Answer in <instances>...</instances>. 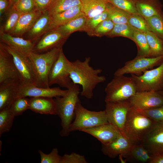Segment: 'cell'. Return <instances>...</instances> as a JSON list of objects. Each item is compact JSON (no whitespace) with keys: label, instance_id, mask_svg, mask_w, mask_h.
I'll return each mask as SVG.
<instances>
[{"label":"cell","instance_id":"60d3db41","mask_svg":"<svg viewBox=\"0 0 163 163\" xmlns=\"http://www.w3.org/2000/svg\"><path fill=\"white\" fill-rule=\"evenodd\" d=\"M114 24L110 20L107 19L97 27L90 36L101 37L107 35L112 30Z\"/></svg>","mask_w":163,"mask_h":163},{"label":"cell","instance_id":"d590c367","mask_svg":"<svg viewBox=\"0 0 163 163\" xmlns=\"http://www.w3.org/2000/svg\"><path fill=\"white\" fill-rule=\"evenodd\" d=\"M154 32L163 42V14L145 19Z\"/></svg>","mask_w":163,"mask_h":163},{"label":"cell","instance_id":"7c38bea8","mask_svg":"<svg viewBox=\"0 0 163 163\" xmlns=\"http://www.w3.org/2000/svg\"><path fill=\"white\" fill-rule=\"evenodd\" d=\"M128 100L131 106L138 110L163 106V95L156 91L136 92Z\"/></svg>","mask_w":163,"mask_h":163},{"label":"cell","instance_id":"7402d4cb","mask_svg":"<svg viewBox=\"0 0 163 163\" xmlns=\"http://www.w3.org/2000/svg\"><path fill=\"white\" fill-rule=\"evenodd\" d=\"M0 38L1 43L27 55L33 51L35 45L30 40L7 33H0Z\"/></svg>","mask_w":163,"mask_h":163},{"label":"cell","instance_id":"7dc6e473","mask_svg":"<svg viewBox=\"0 0 163 163\" xmlns=\"http://www.w3.org/2000/svg\"><path fill=\"white\" fill-rule=\"evenodd\" d=\"M9 0H0V16L5 13L10 5Z\"/></svg>","mask_w":163,"mask_h":163},{"label":"cell","instance_id":"681fc988","mask_svg":"<svg viewBox=\"0 0 163 163\" xmlns=\"http://www.w3.org/2000/svg\"><path fill=\"white\" fill-rule=\"evenodd\" d=\"M10 0V2L11 3L13 4H14L19 0Z\"/></svg>","mask_w":163,"mask_h":163},{"label":"cell","instance_id":"e575fe53","mask_svg":"<svg viewBox=\"0 0 163 163\" xmlns=\"http://www.w3.org/2000/svg\"><path fill=\"white\" fill-rule=\"evenodd\" d=\"M15 116L10 108L0 110V137L5 132H8L13 124Z\"/></svg>","mask_w":163,"mask_h":163},{"label":"cell","instance_id":"5b68a950","mask_svg":"<svg viewBox=\"0 0 163 163\" xmlns=\"http://www.w3.org/2000/svg\"><path fill=\"white\" fill-rule=\"evenodd\" d=\"M106 102L129 99L137 92L135 83L130 76L114 75L105 89Z\"/></svg>","mask_w":163,"mask_h":163},{"label":"cell","instance_id":"4316f807","mask_svg":"<svg viewBox=\"0 0 163 163\" xmlns=\"http://www.w3.org/2000/svg\"><path fill=\"white\" fill-rule=\"evenodd\" d=\"M124 158L130 160L145 163L149 162L152 155L144 145L140 144L133 145Z\"/></svg>","mask_w":163,"mask_h":163},{"label":"cell","instance_id":"ab89813d","mask_svg":"<svg viewBox=\"0 0 163 163\" xmlns=\"http://www.w3.org/2000/svg\"><path fill=\"white\" fill-rule=\"evenodd\" d=\"M107 2L129 14H139L133 0H107Z\"/></svg>","mask_w":163,"mask_h":163},{"label":"cell","instance_id":"f907efd6","mask_svg":"<svg viewBox=\"0 0 163 163\" xmlns=\"http://www.w3.org/2000/svg\"><path fill=\"white\" fill-rule=\"evenodd\" d=\"M158 92L160 94H162V95H163V90H162V91H159V92Z\"/></svg>","mask_w":163,"mask_h":163},{"label":"cell","instance_id":"ba28073f","mask_svg":"<svg viewBox=\"0 0 163 163\" xmlns=\"http://www.w3.org/2000/svg\"><path fill=\"white\" fill-rule=\"evenodd\" d=\"M71 62L64 54L62 48L59 55L50 70L48 78L50 87L54 84L67 88L72 81L70 77V70Z\"/></svg>","mask_w":163,"mask_h":163},{"label":"cell","instance_id":"b9f144b4","mask_svg":"<svg viewBox=\"0 0 163 163\" xmlns=\"http://www.w3.org/2000/svg\"><path fill=\"white\" fill-rule=\"evenodd\" d=\"M13 5L21 14L30 12L37 9L34 0H19Z\"/></svg>","mask_w":163,"mask_h":163},{"label":"cell","instance_id":"4fadbf2b","mask_svg":"<svg viewBox=\"0 0 163 163\" xmlns=\"http://www.w3.org/2000/svg\"><path fill=\"white\" fill-rule=\"evenodd\" d=\"M142 144L152 155L163 154V122L155 123Z\"/></svg>","mask_w":163,"mask_h":163},{"label":"cell","instance_id":"9a60e30c","mask_svg":"<svg viewBox=\"0 0 163 163\" xmlns=\"http://www.w3.org/2000/svg\"><path fill=\"white\" fill-rule=\"evenodd\" d=\"M11 79L21 81L20 75L12 56L0 44V83Z\"/></svg>","mask_w":163,"mask_h":163},{"label":"cell","instance_id":"d6986e66","mask_svg":"<svg viewBox=\"0 0 163 163\" xmlns=\"http://www.w3.org/2000/svg\"><path fill=\"white\" fill-rule=\"evenodd\" d=\"M80 131L92 135L104 145L111 142L121 133L116 127L109 123L83 129Z\"/></svg>","mask_w":163,"mask_h":163},{"label":"cell","instance_id":"7a4b0ae2","mask_svg":"<svg viewBox=\"0 0 163 163\" xmlns=\"http://www.w3.org/2000/svg\"><path fill=\"white\" fill-rule=\"evenodd\" d=\"M66 94L64 96L56 97L57 115L61 120L62 136H68L69 129L75 117V111L77 104L80 100L78 95L80 93L78 85L72 82L67 88Z\"/></svg>","mask_w":163,"mask_h":163},{"label":"cell","instance_id":"30bf717a","mask_svg":"<svg viewBox=\"0 0 163 163\" xmlns=\"http://www.w3.org/2000/svg\"><path fill=\"white\" fill-rule=\"evenodd\" d=\"M163 62V56L155 57H136L126 62L124 66L114 72V75H123L130 73L137 75L159 66Z\"/></svg>","mask_w":163,"mask_h":163},{"label":"cell","instance_id":"8992f818","mask_svg":"<svg viewBox=\"0 0 163 163\" xmlns=\"http://www.w3.org/2000/svg\"><path fill=\"white\" fill-rule=\"evenodd\" d=\"M75 118L69 127L70 132L109 123L104 110L91 111L85 108L79 100L75 111Z\"/></svg>","mask_w":163,"mask_h":163},{"label":"cell","instance_id":"836d02e7","mask_svg":"<svg viewBox=\"0 0 163 163\" xmlns=\"http://www.w3.org/2000/svg\"><path fill=\"white\" fill-rule=\"evenodd\" d=\"M134 29V27L128 24H116L107 36L110 37H123L133 40Z\"/></svg>","mask_w":163,"mask_h":163},{"label":"cell","instance_id":"277c9868","mask_svg":"<svg viewBox=\"0 0 163 163\" xmlns=\"http://www.w3.org/2000/svg\"><path fill=\"white\" fill-rule=\"evenodd\" d=\"M61 48H55L43 53L31 52L28 54L33 66L35 86L43 88L50 87L48 83L49 74Z\"/></svg>","mask_w":163,"mask_h":163},{"label":"cell","instance_id":"52a82bcc","mask_svg":"<svg viewBox=\"0 0 163 163\" xmlns=\"http://www.w3.org/2000/svg\"><path fill=\"white\" fill-rule=\"evenodd\" d=\"M136 85L137 92L163 90V62L157 67L137 75L131 74Z\"/></svg>","mask_w":163,"mask_h":163},{"label":"cell","instance_id":"7bdbcfd3","mask_svg":"<svg viewBox=\"0 0 163 163\" xmlns=\"http://www.w3.org/2000/svg\"><path fill=\"white\" fill-rule=\"evenodd\" d=\"M138 111L155 122H163V106Z\"/></svg>","mask_w":163,"mask_h":163},{"label":"cell","instance_id":"ee69618b","mask_svg":"<svg viewBox=\"0 0 163 163\" xmlns=\"http://www.w3.org/2000/svg\"><path fill=\"white\" fill-rule=\"evenodd\" d=\"M41 163H60L61 156L59 155L57 148H53L48 154H46L40 150L38 151Z\"/></svg>","mask_w":163,"mask_h":163},{"label":"cell","instance_id":"d4e9b609","mask_svg":"<svg viewBox=\"0 0 163 163\" xmlns=\"http://www.w3.org/2000/svg\"><path fill=\"white\" fill-rule=\"evenodd\" d=\"M50 19V16L46 11L43 12L27 32L28 37L27 40L33 42V41L35 40L42 35L47 32Z\"/></svg>","mask_w":163,"mask_h":163},{"label":"cell","instance_id":"5bb4252c","mask_svg":"<svg viewBox=\"0 0 163 163\" xmlns=\"http://www.w3.org/2000/svg\"><path fill=\"white\" fill-rule=\"evenodd\" d=\"M66 38L57 30L48 31L35 44L32 52L37 53H43L55 48H61Z\"/></svg>","mask_w":163,"mask_h":163},{"label":"cell","instance_id":"83f0119b","mask_svg":"<svg viewBox=\"0 0 163 163\" xmlns=\"http://www.w3.org/2000/svg\"><path fill=\"white\" fill-rule=\"evenodd\" d=\"M87 18L83 16L77 18L54 30L60 32L66 37L77 31H84Z\"/></svg>","mask_w":163,"mask_h":163},{"label":"cell","instance_id":"f6af8a7d","mask_svg":"<svg viewBox=\"0 0 163 163\" xmlns=\"http://www.w3.org/2000/svg\"><path fill=\"white\" fill-rule=\"evenodd\" d=\"M85 157L75 152L65 154L61 156L60 163H87Z\"/></svg>","mask_w":163,"mask_h":163},{"label":"cell","instance_id":"2e32d148","mask_svg":"<svg viewBox=\"0 0 163 163\" xmlns=\"http://www.w3.org/2000/svg\"><path fill=\"white\" fill-rule=\"evenodd\" d=\"M20 80L11 79L0 83V110L10 108L18 97L21 84Z\"/></svg>","mask_w":163,"mask_h":163},{"label":"cell","instance_id":"9c48e42d","mask_svg":"<svg viewBox=\"0 0 163 163\" xmlns=\"http://www.w3.org/2000/svg\"><path fill=\"white\" fill-rule=\"evenodd\" d=\"M0 44L12 56L20 75L22 84L35 85V78L33 66L28 56L4 43H0Z\"/></svg>","mask_w":163,"mask_h":163},{"label":"cell","instance_id":"3957f363","mask_svg":"<svg viewBox=\"0 0 163 163\" xmlns=\"http://www.w3.org/2000/svg\"><path fill=\"white\" fill-rule=\"evenodd\" d=\"M155 122L131 107L122 134L133 145L142 144Z\"/></svg>","mask_w":163,"mask_h":163},{"label":"cell","instance_id":"8d00e7d4","mask_svg":"<svg viewBox=\"0 0 163 163\" xmlns=\"http://www.w3.org/2000/svg\"><path fill=\"white\" fill-rule=\"evenodd\" d=\"M30 104V99L27 97H18L13 103L10 108L15 117L17 116L29 109Z\"/></svg>","mask_w":163,"mask_h":163},{"label":"cell","instance_id":"484cf974","mask_svg":"<svg viewBox=\"0 0 163 163\" xmlns=\"http://www.w3.org/2000/svg\"><path fill=\"white\" fill-rule=\"evenodd\" d=\"M81 8L85 16L89 18L104 11L107 2L104 0H80Z\"/></svg>","mask_w":163,"mask_h":163},{"label":"cell","instance_id":"603a6c76","mask_svg":"<svg viewBox=\"0 0 163 163\" xmlns=\"http://www.w3.org/2000/svg\"><path fill=\"white\" fill-rule=\"evenodd\" d=\"M30 99V110L41 114L57 115L56 106L53 98L32 97Z\"/></svg>","mask_w":163,"mask_h":163},{"label":"cell","instance_id":"f35d334b","mask_svg":"<svg viewBox=\"0 0 163 163\" xmlns=\"http://www.w3.org/2000/svg\"><path fill=\"white\" fill-rule=\"evenodd\" d=\"M108 13L106 9L104 12L91 18H87L84 31L91 35L97 27L103 21L107 18Z\"/></svg>","mask_w":163,"mask_h":163},{"label":"cell","instance_id":"ac0fdd59","mask_svg":"<svg viewBox=\"0 0 163 163\" xmlns=\"http://www.w3.org/2000/svg\"><path fill=\"white\" fill-rule=\"evenodd\" d=\"M133 145L122 133L110 143L102 144L101 151L108 157L113 158L118 156L125 157Z\"/></svg>","mask_w":163,"mask_h":163},{"label":"cell","instance_id":"f1b7e54d","mask_svg":"<svg viewBox=\"0 0 163 163\" xmlns=\"http://www.w3.org/2000/svg\"><path fill=\"white\" fill-rule=\"evenodd\" d=\"M133 41L137 46L136 57H151L150 47L144 32L134 27Z\"/></svg>","mask_w":163,"mask_h":163},{"label":"cell","instance_id":"bcb514c9","mask_svg":"<svg viewBox=\"0 0 163 163\" xmlns=\"http://www.w3.org/2000/svg\"><path fill=\"white\" fill-rule=\"evenodd\" d=\"M51 0H34L37 8L43 12L45 11Z\"/></svg>","mask_w":163,"mask_h":163},{"label":"cell","instance_id":"ffe728a7","mask_svg":"<svg viewBox=\"0 0 163 163\" xmlns=\"http://www.w3.org/2000/svg\"><path fill=\"white\" fill-rule=\"evenodd\" d=\"M83 16L85 15L81 10V5L74 6L62 12L50 16L47 32L55 29L77 18Z\"/></svg>","mask_w":163,"mask_h":163},{"label":"cell","instance_id":"816d5d0a","mask_svg":"<svg viewBox=\"0 0 163 163\" xmlns=\"http://www.w3.org/2000/svg\"><path fill=\"white\" fill-rule=\"evenodd\" d=\"M104 0L107 2V0Z\"/></svg>","mask_w":163,"mask_h":163},{"label":"cell","instance_id":"6da1fadb","mask_svg":"<svg viewBox=\"0 0 163 163\" xmlns=\"http://www.w3.org/2000/svg\"><path fill=\"white\" fill-rule=\"evenodd\" d=\"M90 59L88 57L83 61L77 59L71 62L70 70L72 82L82 86L81 95L88 99L93 97L96 87L106 79L105 76L99 75L102 72L101 69H94L90 66Z\"/></svg>","mask_w":163,"mask_h":163},{"label":"cell","instance_id":"8fae6325","mask_svg":"<svg viewBox=\"0 0 163 163\" xmlns=\"http://www.w3.org/2000/svg\"><path fill=\"white\" fill-rule=\"evenodd\" d=\"M129 100L106 102L105 111L108 122L122 134L128 112L131 107Z\"/></svg>","mask_w":163,"mask_h":163},{"label":"cell","instance_id":"f546056e","mask_svg":"<svg viewBox=\"0 0 163 163\" xmlns=\"http://www.w3.org/2000/svg\"><path fill=\"white\" fill-rule=\"evenodd\" d=\"M5 13V19L3 24L1 27L0 33L10 34L15 27L21 14L17 11L13 5L11 3Z\"/></svg>","mask_w":163,"mask_h":163},{"label":"cell","instance_id":"cb8c5ba5","mask_svg":"<svg viewBox=\"0 0 163 163\" xmlns=\"http://www.w3.org/2000/svg\"><path fill=\"white\" fill-rule=\"evenodd\" d=\"M139 15L145 19L163 14L159 0H133Z\"/></svg>","mask_w":163,"mask_h":163},{"label":"cell","instance_id":"c3c4849f","mask_svg":"<svg viewBox=\"0 0 163 163\" xmlns=\"http://www.w3.org/2000/svg\"><path fill=\"white\" fill-rule=\"evenodd\" d=\"M150 163H163V154L152 155Z\"/></svg>","mask_w":163,"mask_h":163},{"label":"cell","instance_id":"1f68e13d","mask_svg":"<svg viewBox=\"0 0 163 163\" xmlns=\"http://www.w3.org/2000/svg\"><path fill=\"white\" fill-rule=\"evenodd\" d=\"M106 10L108 13L107 19L110 20L114 24H128V18L130 14L108 2Z\"/></svg>","mask_w":163,"mask_h":163},{"label":"cell","instance_id":"44dd1931","mask_svg":"<svg viewBox=\"0 0 163 163\" xmlns=\"http://www.w3.org/2000/svg\"><path fill=\"white\" fill-rule=\"evenodd\" d=\"M42 12L36 9L20 16L14 28L10 34L16 37H21L27 33L31 28Z\"/></svg>","mask_w":163,"mask_h":163},{"label":"cell","instance_id":"d6a6232c","mask_svg":"<svg viewBox=\"0 0 163 163\" xmlns=\"http://www.w3.org/2000/svg\"><path fill=\"white\" fill-rule=\"evenodd\" d=\"M150 47L151 57L163 56V42L153 32H144Z\"/></svg>","mask_w":163,"mask_h":163},{"label":"cell","instance_id":"74e56055","mask_svg":"<svg viewBox=\"0 0 163 163\" xmlns=\"http://www.w3.org/2000/svg\"><path fill=\"white\" fill-rule=\"evenodd\" d=\"M128 23L144 32L151 31L150 27L146 20L138 14H130L128 18Z\"/></svg>","mask_w":163,"mask_h":163},{"label":"cell","instance_id":"e0dca14e","mask_svg":"<svg viewBox=\"0 0 163 163\" xmlns=\"http://www.w3.org/2000/svg\"><path fill=\"white\" fill-rule=\"evenodd\" d=\"M67 89L62 90L59 87L43 88L33 85H21L18 97H30L53 98L64 96Z\"/></svg>","mask_w":163,"mask_h":163},{"label":"cell","instance_id":"4dcf8cb0","mask_svg":"<svg viewBox=\"0 0 163 163\" xmlns=\"http://www.w3.org/2000/svg\"><path fill=\"white\" fill-rule=\"evenodd\" d=\"M81 5L80 0H51L46 11L51 16Z\"/></svg>","mask_w":163,"mask_h":163}]
</instances>
